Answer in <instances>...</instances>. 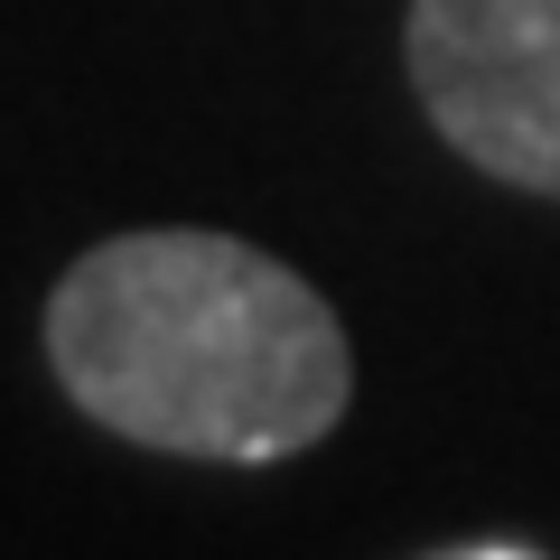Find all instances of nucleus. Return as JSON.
<instances>
[{"instance_id": "obj_3", "label": "nucleus", "mask_w": 560, "mask_h": 560, "mask_svg": "<svg viewBox=\"0 0 560 560\" xmlns=\"http://www.w3.org/2000/svg\"><path fill=\"white\" fill-rule=\"evenodd\" d=\"M477 560H523V551H477Z\"/></svg>"}, {"instance_id": "obj_2", "label": "nucleus", "mask_w": 560, "mask_h": 560, "mask_svg": "<svg viewBox=\"0 0 560 560\" xmlns=\"http://www.w3.org/2000/svg\"><path fill=\"white\" fill-rule=\"evenodd\" d=\"M401 66L467 168L560 206V0H411Z\"/></svg>"}, {"instance_id": "obj_1", "label": "nucleus", "mask_w": 560, "mask_h": 560, "mask_svg": "<svg viewBox=\"0 0 560 560\" xmlns=\"http://www.w3.org/2000/svg\"><path fill=\"white\" fill-rule=\"evenodd\" d=\"M47 364L94 430L160 458L280 467L355 401L337 308L261 243L150 224L66 261L47 290Z\"/></svg>"}]
</instances>
